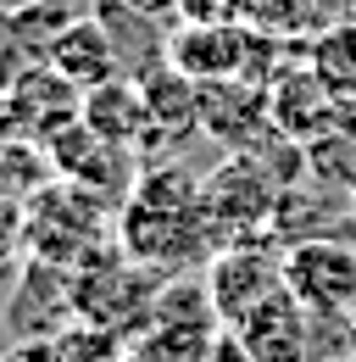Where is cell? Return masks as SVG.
Masks as SVG:
<instances>
[{
	"mask_svg": "<svg viewBox=\"0 0 356 362\" xmlns=\"http://www.w3.org/2000/svg\"><path fill=\"white\" fill-rule=\"evenodd\" d=\"M34 62H28V50H23V34H17V17H11V6H0V95L11 90L23 73H28Z\"/></svg>",
	"mask_w": 356,
	"mask_h": 362,
	"instance_id": "e0dca14e",
	"label": "cell"
},
{
	"mask_svg": "<svg viewBox=\"0 0 356 362\" xmlns=\"http://www.w3.org/2000/svg\"><path fill=\"white\" fill-rule=\"evenodd\" d=\"M123 334L117 329H100V323H84V317H73L67 329H56L50 340H44V357L50 362H123Z\"/></svg>",
	"mask_w": 356,
	"mask_h": 362,
	"instance_id": "5bb4252c",
	"label": "cell"
},
{
	"mask_svg": "<svg viewBox=\"0 0 356 362\" xmlns=\"http://www.w3.org/2000/svg\"><path fill=\"white\" fill-rule=\"evenodd\" d=\"M345 206H351V218H356V184H351V195H345Z\"/></svg>",
	"mask_w": 356,
	"mask_h": 362,
	"instance_id": "d4e9b609",
	"label": "cell"
},
{
	"mask_svg": "<svg viewBox=\"0 0 356 362\" xmlns=\"http://www.w3.org/2000/svg\"><path fill=\"white\" fill-rule=\"evenodd\" d=\"M123 6H129V11H145V17H156V23L178 11V0H123Z\"/></svg>",
	"mask_w": 356,
	"mask_h": 362,
	"instance_id": "ffe728a7",
	"label": "cell"
},
{
	"mask_svg": "<svg viewBox=\"0 0 356 362\" xmlns=\"http://www.w3.org/2000/svg\"><path fill=\"white\" fill-rule=\"evenodd\" d=\"M117 245L145 268H184L195 257H212V228L201 212V179L178 168V156L145 162L117 212Z\"/></svg>",
	"mask_w": 356,
	"mask_h": 362,
	"instance_id": "6da1fadb",
	"label": "cell"
},
{
	"mask_svg": "<svg viewBox=\"0 0 356 362\" xmlns=\"http://www.w3.org/2000/svg\"><path fill=\"white\" fill-rule=\"evenodd\" d=\"M284 284L312 317L356 313V245L340 234H307L284 245Z\"/></svg>",
	"mask_w": 356,
	"mask_h": 362,
	"instance_id": "277c9868",
	"label": "cell"
},
{
	"mask_svg": "<svg viewBox=\"0 0 356 362\" xmlns=\"http://www.w3.org/2000/svg\"><path fill=\"white\" fill-rule=\"evenodd\" d=\"M78 117H84L106 145H123V151H134V156H139L145 139H150V106H145V95H139V84H134L129 73L84 90Z\"/></svg>",
	"mask_w": 356,
	"mask_h": 362,
	"instance_id": "7c38bea8",
	"label": "cell"
},
{
	"mask_svg": "<svg viewBox=\"0 0 356 362\" xmlns=\"http://www.w3.org/2000/svg\"><path fill=\"white\" fill-rule=\"evenodd\" d=\"M17 257H28V201L0 195V268H11Z\"/></svg>",
	"mask_w": 356,
	"mask_h": 362,
	"instance_id": "2e32d148",
	"label": "cell"
},
{
	"mask_svg": "<svg viewBox=\"0 0 356 362\" xmlns=\"http://www.w3.org/2000/svg\"><path fill=\"white\" fill-rule=\"evenodd\" d=\"M239 340L251 346V357L256 362H312L317 357V317L290 296V284L284 290H273L256 313L239 323Z\"/></svg>",
	"mask_w": 356,
	"mask_h": 362,
	"instance_id": "9c48e42d",
	"label": "cell"
},
{
	"mask_svg": "<svg viewBox=\"0 0 356 362\" xmlns=\"http://www.w3.org/2000/svg\"><path fill=\"white\" fill-rule=\"evenodd\" d=\"M312 73L328 84V95L345 106L356 100V23H334V28H317L307 45Z\"/></svg>",
	"mask_w": 356,
	"mask_h": 362,
	"instance_id": "4fadbf2b",
	"label": "cell"
},
{
	"mask_svg": "<svg viewBox=\"0 0 356 362\" xmlns=\"http://www.w3.org/2000/svg\"><path fill=\"white\" fill-rule=\"evenodd\" d=\"M340 129L356 139V100H345V112H340Z\"/></svg>",
	"mask_w": 356,
	"mask_h": 362,
	"instance_id": "7402d4cb",
	"label": "cell"
},
{
	"mask_svg": "<svg viewBox=\"0 0 356 362\" xmlns=\"http://www.w3.org/2000/svg\"><path fill=\"white\" fill-rule=\"evenodd\" d=\"M256 0H178L184 23H251Z\"/></svg>",
	"mask_w": 356,
	"mask_h": 362,
	"instance_id": "ac0fdd59",
	"label": "cell"
},
{
	"mask_svg": "<svg viewBox=\"0 0 356 362\" xmlns=\"http://www.w3.org/2000/svg\"><path fill=\"white\" fill-rule=\"evenodd\" d=\"M150 296H156V279L145 273V262H134L129 251H89L84 262L73 268V313L84 323H100V329H117L129 334L134 323L145 329V313H150Z\"/></svg>",
	"mask_w": 356,
	"mask_h": 362,
	"instance_id": "3957f363",
	"label": "cell"
},
{
	"mask_svg": "<svg viewBox=\"0 0 356 362\" xmlns=\"http://www.w3.org/2000/svg\"><path fill=\"white\" fill-rule=\"evenodd\" d=\"M206 290H212V307L228 329H239L245 317L262 307L273 290H284V245L273 251V240H239V245H222L218 257H206Z\"/></svg>",
	"mask_w": 356,
	"mask_h": 362,
	"instance_id": "8992f818",
	"label": "cell"
},
{
	"mask_svg": "<svg viewBox=\"0 0 356 362\" xmlns=\"http://www.w3.org/2000/svg\"><path fill=\"white\" fill-rule=\"evenodd\" d=\"M222 329L228 323L212 307L206 279H167V284H156L150 313H145V346H156L167 362H201Z\"/></svg>",
	"mask_w": 356,
	"mask_h": 362,
	"instance_id": "5b68a950",
	"label": "cell"
},
{
	"mask_svg": "<svg viewBox=\"0 0 356 362\" xmlns=\"http://www.w3.org/2000/svg\"><path fill=\"white\" fill-rule=\"evenodd\" d=\"M278 195H284V184L256 151H228L201 179V212H206V228H212V245L222 251V245H239V240H273Z\"/></svg>",
	"mask_w": 356,
	"mask_h": 362,
	"instance_id": "7a4b0ae2",
	"label": "cell"
},
{
	"mask_svg": "<svg viewBox=\"0 0 356 362\" xmlns=\"http://www.w3.org/2000/svg\"><path fill=\"white\" fill-rule=\"evenodd\" d=\"M0 6H23V0H0Z\"/></svg>",
	"mask_w": 356,
	"mask_h": 362,
	"instance_id": "484cf974",
	"label": "cell"
},
{
	"mask_svg": "<svg viewBox=\"0 0 356 362\" xmlns=\"http://www.w3.org/2000/svg\"><path fill=\"white\" fill-rule=\"evenodd\" d=\"M123 362H167V357H162L156 346H145V340H139V346H129V351H123Z\"/></svg>",
	"mask_w": 356,
	"mask_h": 362,
	"instance_id": "44dd1931",
	"label": "cell"
},
{
	"mask_svg": "<svg viewBox=\"0 0 356 362\" xmlns=\"http://www.w3.org/2000/svg\"><path fill=\"white\" fill-rule=\"evenodd\" d=\"M11 17H17V34H23L28 62L44 67V62H50V50H56V40H61V28H67L78 11H67L61 0H23V6H11Z\"/></svg>",
	"mask_w": 356,
	"mask_h": 362,
	"instance_id": "9a60e30c",
	"label": "cell"
},
{
	"mask_svg": "<svg viewBox=\"0 0 356 362\" xmlns=\"http://www.w3.org/2000/svg\"><path fill=\"white\" fill-rule=\"evenodd\" d=\"M345 346H351V351H356V313L345 317Z\"/></svg>",
	"mask_w": 356,
	"mask_h": 362,
	"instance_id": "cb8c5ba5",
	"label": "cell"
},
{
	"mask_svg": "<svg viewBox=\"0 0 356 362\" xmlns=\"http://www.w3.org/2000/svg\"><path fill=\"white\" fill-rule=\"evenodd\" d=\"M201 362H256V357H251V346L239 340V329H222L218 340L206 346V357H201Z\"/></svg>",
	"mask_w": 356,
	"mask_h": 362,
	"instance_id": "d6986e66",
	"label": "cell"
},
{
	"mask_svg": "<svg viewBox=\"0 0 356 362\" xmlns=\"http://www.w3.org/2000/svg\"><path fill=\"white\" fill-rule=\"evenodd\" d=\"M317 362H356V351H351V346H345V351H323Z\"/></svg>",
	"mask_w": 356,
	"mask_h": 362,
	"instance_id": "603a6c76",
	"label": "cell"
},
{
	"mask_svg": "<svg viewBox=\"0 0 356 362\" xmlns=\"http://www.w3.org/2000/svg\"><path fill=\"white\" fill-rule=\"evenodd\" d=\"M6 106H11V117H17L23 139L44 145L50 134H61V129L78 117L84 90H78V84H67L56 67H28V73L6 90Z\"/></svg>",
	"mask_w": 356,
	"mask_h": 362,
	"instance_id": "30bf717a",
	"label": "cell"
},
{
	"mask_svg": "<svg viewBox=\"0 0 356 362\" xmlns=\"http://www.w3.org/2000/svg\"><path fill=\"white\" fill-rule=\"evenodd\" d=\"M44 67H56V73H61L67 84H78V90H95V84H106V78H123V56H117L106 23H100L95 11H78V17L61 28V40H56V50H50Z\"/></svg>",
	"mask_w": 356,
	"mask_h": 362,
	"instance_id": "8fae6325",
	"label": "cell"
},
{
	"mask_svg": "<svg viewBox=\"0 0 356 362\" xmlns=\"http://www.w3.org/2000/svg\"><path fill=\"white\" fill-rule=\"evenodd\" d=\"M201 134H212L222 151H262L278 134L273 95L256 78H212L201 84Z\"/></svg>",
	"mask_w": 356,
	"mask_h": 362,
	"instance_id": "52a82bcc",
	"label": "cell"
},
{
	"mask_svg": "<svg viewBox=\"0 0 356 362\" xmlns=\"http://www.w3.org/2000/svg\"><path fill=\"white\" fill-rule=\"evenodd\" d=\"M267 95H273V123H278V134L301 139V145L323 139L328 129H340V112H345V106L312 73V62H284V67L273 73Z\"/></svg>",
	"mask_w": 356,
	"mask_h": 362,
	"instance_id": "ba28073f",
	"label": "cell"
}]
</instances>
